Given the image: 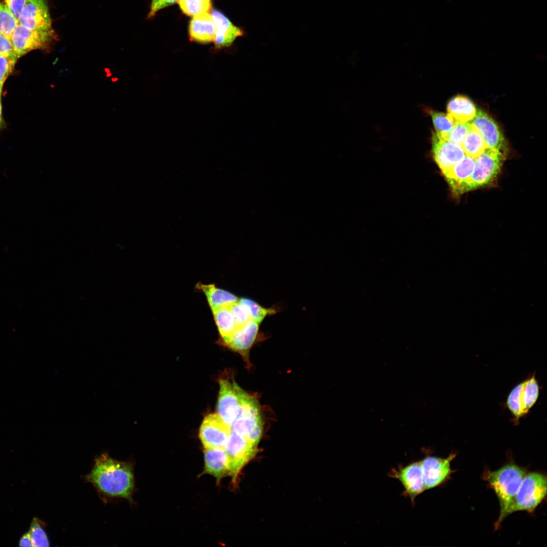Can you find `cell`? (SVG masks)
Here are the masks:
<instances>
[{
  "mask_svg": "<svg viewBox=\"0 0 547 547\" xmlns=\"http://www.w3.org/2000/svg\"><path fill=\"white\" fill-rule=\"evenodd\" d=\"M85 479L103 495L132 500L134 479L133 466L129 462L102 454L95 459L93 468Z\"/></svg>",
  "mask_w": 547,
  "mask_h": 547,
  "instance_id": "6da1fadb",
  "label": "cell"
},
{
  "mask_svg": "<svg viewBox=\"0 0 547 547\" xmlns=\"http://www.w3.org/2000/svg\"><path fill=\"white\" fill-rule=\"evenodd\" d=\"M526 475L525 471L512 463L505 465L495 471H489L485 475L484 478L494 490L500 506L499 517L495 525V529L498 528L507 516V510Z\"/></svg>",
  "mask_w": 547,
  "mask_h": 547,
  "instance_id": "7a4b0ae2",
  "label": "cell"
},
{
  "mask_svg": "<svg viewBox=\"0 0 547 547\" xmlns=\"http://www.w3.org/2000/svg\"><path fill=\"white\" fill-rule=\"evenodd\" d=\"M504 158L502 151L486 148L475 159V168L470 178L454 192L461 194L490 183L499 173Z\"/></svg>",
  "mask_w": 547,
  "mask_h": 547,
  "instance_id": "3957f363",
  "label": "cell"
},
{
  "mask_svg": "<svg viewBox=\"0 0 547 547\" xmlns=\"http://www.w3.org/2000/svg\"><path fill=\"white\" fill-rule=\"evenodd\" d=\"M546 477L539 473L526 475L510 505L507 516L520 511L532 512L546 493Z\"/></svg>",
  "mask_w": 547,
  "mask_h": 547,
  "instance_id": "277c9868",
  "label": "cell"
},
{
  "mask_svg": "<svg viewBox=\"0 0 547 547\" xmlns=\"http://www.w3.org/2000/svg\"><path fill=\"white\" fill-rule=\"evenodd\" d=\"M10 40L15 54L19 58L34 50L49 51L58 38L55 30L44 31L32 30L18 23L12 34Z\"/></svg>",
  "mask_w": 547,
  "mask_h": 547,
  "instance_id": "5b68a950",
  "label": "cell"
},
{
  "mask_svg": "<svg viewBox=\"0 0 547 547\" xmlns=\"http://www.w3.org/2000/svg\"><path fill=\"white\" fill-rule=\"evenodd\" d=\"M257 446L245 438L231 431L224 446L228 459V475L236 480L242 468L256 454Z\"/></svg>",
  "mask_w": 547,
  "mask_h": 547,
  "instance_id": "8992f818",
  "label": "cell"
},
{
  "mask_svg": "<svg viewBox=\"0 0 547 547\" xmlns=\"http://www.w3.org/2000/svg\"><path fill=\"white\" fill-rule=\"evenodd\" d=\"M389 477L398 479L404 488L403 495L414 504L415 498L425 490L421 461H415L393 468Z\"/></svg>",
  "mask_w": 547,
  "mask_h": 547,
  "instance_id": "52a82bcc",
  "label": "cell"
},
{
  "mask_svg": "<svg viewBox=\"0 0 547 547\" xmlns=\"http://www.w3.org/2000/svg\"><path fill=\"white\" fill-rule=\"evenodd\" d=\"M262 424L256 399L242 390L240 411L230 425L231 431L245 438L256 426Z\"/></svg>",
  "mask_w": 547,
  "mask_h": 547,
  "instance_id": "ba28073f",
  "label": "cell"
},
{
  "mask_svg": "<svg viewBox=\"0 0 547 547\" xmlns=\"http://www.w3.org/2000/svg\"><path fill=\"white\" fill-rule=\"evenodd\" d=\"M242 390L234 381L225 379L219 381L217 412L230 427L240 411Z\"/></svg>",
  "mask_w": 547,
  "mask_h": 547,
  "instance_id": "9c48e42d",
  "label": "cell"
},
{
  "mask_svg": "<svg viewBox=\"0 0 547 547\" xmlns=\"http://www.w3.org/2000/svg\"><path fill=\"white\" fill-rule=\"evenodd\" d=\"M18 23L32 30H54L48 0H27L18 18Z\"/></svg>",
  "mask_w": 547,
  "mask_h": 547,
  "instance_id": "30bf717a",
  "label": "cell"
},
{
  "mask_svg": "<svg viewBox=\"0 0 547 547\" xmlns=\"http://www.w3.org/2000/svg\"><path fill=\"white\" fill-rule=\"evenodd\" d=\"M231 431L218 414H209L201 425L199 437L205 449L224 448Z\"/></svg>",
  "mask_w": 547,
  "mask_h": 547,
  "instance_id": "8fae6325",
  "label": "cell"
},
{
  "mask_svg": "<svg viewBox=\"0 0 547 547\" xmlns=\"http://www.w3.org/2000/svg\"><path fill=\"white\" fill-rule=\"evenodd\" d=\"M454 456L451 454L443 458L428 455L420 461L425 490L440 486L448 478L451 471L450 463Z\"/></svg>",
  "mask_w": 547,
  "mask_h": 547,
  "instance_id": "7c38bea8",
  "label": "cell"
},
{
  "mask_svg": "<svg viewBox=\"0 0 547 547\" xmlns=\"http://www.w3.org/2000/svg\"><path fill=\"white\" fill-rule=\"evenodd\" d=\"M471 124L479 132L487 148L502 151L505 140L495 121L487 113L477 110Z\"/></svg>",
  "mask_w": 547,
  "mask_h": 547,
  "instance_id": "4fadbf2b",
  "label": "cell"
},
{
  "mask_svg": "<svg viewBox=\"0 0 547 547\" xmlns=\"http://www.w3.org/2000/svg\"><path fill=\"white\" fill-rule=\"evenodd\" d=\"M432 143L434 159L443 175L466 155L460 146L439 138L435 133Z\"/></svg>",
  "mask_w": 547,
  "mask_h": 547,
  "instance_id": "5bb4252c",
  "label": "cell"
},
{
  "mask_svg": "<svg viewBox=\"0 0 547 547\" xmlns=\"http://www.w3.org/2000/svg\"><path fill=\"white\" fill-rule=\"evenodd\" d=\"M259 324L250 319L244 325L237 327L230 338L223 344L247 358L249 350L258 334Z\"/></svg>",
  "mask_w": 547,
  "mask_h": 547,
  "instance_id": "9a60e30c",
  "label": "cell"
},
{
  "mask_svg": "<svg viewBox=\"0 0 547 547\" xmlns=\"http://www.w3.org/2000/svg\"><path fill=\"white\" fill-rule=\"evenodd\" d=\"M211 15L215 25L213 42L216 48L228 47L238 37L243 35V30L233 25L219 11L213 10Z\"/></svg>",
  "mask_w": 547,
  "mask_h": 547,
  "instance_id": "2e32d148",
  "label": "cell"
},
{
  "mask_svg": "<svg viewBox=\"0 0 547 547\" xmlns=\"http://www.w3.org/2000/svg\"><path fill=\"white\" fill-rule=\"evenodd\" d=\"M204 471L219 482L228 475V459L224 448L205 449Z\"/></svg>",
  "mask_w": 547,
  "mask_h": 547,
  "instance_id": "e0dca14e",
  "label": "cell"
},
{
  "mask_svg": "<svg viewBox=\"0 0 547 547\" xmlns=\"http://www.w3.org/2000/svg\"><path fill=\"white\" fill-rule=\"evenodd\" d=\"M189 33L191 40L207 44L213 42L215 25L211 15L206 13L193 16L189 26Z\"/></svg>",
  "mask_w": 547,
  "mask_h": 547,
  "instance_id": "ac0fdd59",
  "label": "cell"
},
{
  "mask_svg": "<svg viewBox=\"0 0 547 547\" xmlns=\"http://www.w3.org/2000/svg\"><path fill=\"white\" fill-rule=\"evenodd\" d=\"M447 110V114L453 119L455 123H465L473 120L477 110L470 99L458 95L449 100Z\"/></svg>",
  "mask_w": 547,
  "mask_h": 547,
  "instance_id": "d6986e66",
  "label": "cell"
},
{
  "mask_svg": "<svg viewBox=\"0 0 547 547\" xmlns=\"http://www.w3.org/2000/svg\"><path fill=\"white\" fill-rule=\"evenodd\" d=\"M196 288L204 293L212 310L228 306L239 300L237 296L217 287L214 284L206 285L198 283Z\"/></svg>",
  "mask_w": 547,
  "mask_h": 547,
  "instance_id": "ffe728a7",
  "label": "cell"
},
{
  "mask_svg": "<svg viewBox=\"0 0 547 547\" xmlns=\"http://www.w3.org/2000/svg\"><path fill=\"white\" fill-rule=\"evenodd\" d=\"M475 166V159L465 155L444 174L454 191L470 178Z\"/></svg>",
  "mask_w": 547,
  "mask_h": 547,
  "instance_id": "44dd1931",
  "label": "cell"
},
{
  "mask_svg": "<svg viewBox=\"0 0 547 547\" xmlns=\"http://www.w3.org/2000/svg\"><path fill=\"white\" fill-rule=\"evenodd\" d=\"M212 311L223 344L230 338L237 328L235 318L227 306Z\"/></svg>",
  "mask_w": 547,
  "mask_h": 547,
  "instance_id": "7402d4cb",
  "label": "cell"
},
{
  "mask_svg": "<svg viewBox=\"0 0 547 547\" xmlns=\"http://www.w3.org/2000/svg\"><path fill=\"white\" fill-rule=\"evenodd\" d=\"M523 381L524 386L521 400L523 413L525 416L537 402L539 395L540 387L535 373H533Z\"/></svg>",
  "mask_w": 547,
  "mask_h": 547,
  "instance_id": "603a6c76",
  "label": "cell"
},
{
  "mask_svg": "<svg viewBox=\"0 0 547 547\" xmlns=\"http://www.w3.org/2000/svg\"><path fill=\"white\" fill-rule=\"evenodd\" d=\"M461 147L466 155L474 159L487 148L482 137L472 124L463 140Z\"/></svg>",
  "mask_w": 547,
  "mask_h": 547,
  "instance_id": "cb8c5ba5",
  "label": "cell"
},
{
  "mask_svg": "<svg viewBox=\"0 0 547 547\" xmlns=\"http://www.w3.org/2000/svg\"><path fill=\"white\" fill-rule=\"evenodd\" d=\"M523 386L524 381L514 386L508 395L505 403L506 407L513 417L515 422H518L521 418L524 417L521 400Z\"/></svg>",
  "mask_w": 547,
  "mask_h": 547,
  "instance_id": "d4e9b609",
  "label": "cell"
},
{
  "mask_svg": "<svg viewBox=\"0 0 547 547\" xmlns=\"http://www.w3.org/2000/svg\"><path fill=\"white\" fill-rule=\"evenodd\" d=\"M436 132L439 138L446 139L455 122L448 114L432 111L430 112Z\"/></svg>",
  "mask_w": 547,
  "mask_h": 547,
  "instance_id": "484cf974",
  "label": "cell"
},
{
  "mask_svg": "<svg viewBox=\"0 0 547 547\" xmlns=\"http://www.w3.org/2000/svg\"><path fill=\"white\" fill-rule=\"evenodd\" d=\"M182 11L189 16L208 13L211 8V0H179Z\"/></svg>",
  "mask_w": 547,
  "mask_h": 547,
  "instance_id": "4316f807",
  "label": "cell"
},
{
  "mask_svg": "<svg viewBox=\"0 0 547 547\" xmlns=\"http://www.w3.org/2000/svg\"><path fill=\"white\" fill-rule=\"evenodd\" d=\"M18 23V19L0 2V34L10 39Z\"/></svg>",
  "mask_w": 547,
  "mask_h": 547,
  "instance_id": "83f0119b",
  "label": "cell"
},
{
  "mask_svg": "<svg viewBox=\"0 0 547 547\" xmlns=\"http://www.w3.org/2000/svg\"><path fill=\"white\" fill-rule=\"evenodd\" d=\"M239 300L241 303L247 307L251 319L259 324L261 323L267 316L275 313V310L274 309L263 307L249 298H241Z\"/></svg>",
  "mask_w": 547,
  "mask_h": 547,
  "instance_id": "f1b7e54d",
  "label": "cell"
},
{
  "mask_svg": "<svg viewBox=\"0 0 547 547\" xmlns=\"http://www.w3.org/2000/svg\"><path fill=\"white\" fill-rule=\"evenodd\" d=\"M32 546H48L49 541L47 534L37 518H34L28 531Z\"/></svg>",
  "mask_w": 547,
  "mask_h": 547,
  "instance_id": "f546056e",
  "label": "cell"
},
{
  "mask_svg": "<svg viewBox=\"0 0 547 547\" xmlns=\"http://www.w3.org/2000/svg\"><path fill=\"white\" fill-rule=\"evenodd\" d=\"M19 58L15 55L0 56V93L8 76L11 73Z\"/></svg>",
  "mask_w": 547,
  "mask_h": 547,
  "instance_id": "4dcf8cb0",
  "label": "cell"
},
{
  "mask_svg": "<svg viewBox=\"0 0 547 547\" xmlns=\"http://www.w3.org/2000/svg\"><path fill=\"white\" fill-rule=\"evenodd\" d=\"M227 306L235 318L237 327L244 325L251 319L248 308L239 300Z\"/></svg>",
  "mask_w": 547,
  "mask_h": 547,
  "instance_id": "1f68e13d",
  "label": "cell"
},
{
  "mask_svg": "<svg viewBox=\"0 0 547 547\" xmlns=\"http://www.w3.org/2000/svg\"><path fill=\"white\" fill-rule=\"evenodd\" d=\"M471 126V123H455L446 140L461 146L463 140Z\"/></svg>",
  "mask_w": 547,
  "mask_h": 547,
  "instance_id": "d6a6232c",
  "label": "cell"
},
{
  "mask_svg": "<svg viewBox=\"0 0 547 547\" xmlns=\"http://www.w3.org/2000/svg\"><path fill=\"white\" fill-rule=\"evenodd\" d=\"M27 1V0H0V2L17 19Z\"/></svg>",
  "mask_w": 547,
  "mask_h": 547,
  "instance_id": "836d02e7",
  "label": "cell"
},
{
  "mask_svg": "<svg viewBox=\"0 0 547 547\" xmlns=\"http://www.w3.org/2000/svg\"><path fill=\"white\" fill-rule=\"evenodd\" d=\"M179 0H151L150 11L147 15V19L153 17L156 13L165 7L171 6Z\"/></svg>",
  "mask_w": 547,
  "mask_h": 547,
  "instance_id": "e575fe53",
  "label": "cell"
},
{
  "mask_svg": "<svg viewBox=\"0 0 547 547\" xmlns=\"http://www.w3.org/2000/svg\"><path fill=\"white\" fill-rule=\"evenodd\" d=\"M13 55L15 54L10 39L0 34V56Z\"/></svg>",
  "mask_w": 547,
  "mask_h": 547,
  "instance_id": "d590c367",
  "label": "cell"
},
{
  "mask_svg": "<svg viewBox=\"0 0 547 547\" xmlns=\"http://www.w3.org/2000/svg\"><path fill=\"white\" fill-rule=\"evenodd\" d=\"M19 545L20 546H32L28 532L23 534L21 537L19 542Z\"/></svg>",
  "mask_w": 547,
  "mask_h": 547,
  "instance_id": "8d00e7d4",
  "label": "cell"
},
{
  "mask_svg": "<svg viewBox=\"0 0 547 547\" xmlns=\"http://www.w3.org/2000/svg\"><path fill=\"white\" fill-rule=\"evenodd\" d=\"M1 95H2V93H0V126H1V123H2V101H1Z\"/></svg>",
  "mask_w": 547,
  "mask_h": 547,
  "instance_id": "74e56055",
  "label": "cell"
}]
</instances>
